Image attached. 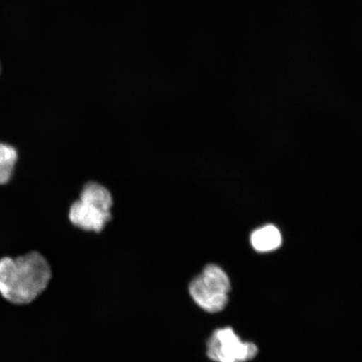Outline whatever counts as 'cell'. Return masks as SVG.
I'll return each mask as SVG.
<instances>
[{"label": "cell", "instance_id": "obj_1", "mask_svg": "<svg viewBox=\"0 0 362 362\" xmlns=\"http://www.w3.org/2000/svg\"><path fill=\"white\" fill-rule=\"evenodd\" d=\"M52 279V266L39 252L0 259V296L13 305L33 304L47 291Z\"/></svg>", "mask_w": 362, "mask_h": 362}, {"label": "cell", "instance_id": "obj_2", "mask_svg": "<svg viewBox=\"0 0 362 362\" xmlns=\"http://www.w3.org/2000/svg\"><path fill=\"white\" fill-rule=\"evenodd\" d=\"M113 205L110 189L98 181L89 180L81 187L78 199L71 204L68 220L83 232L100 234L112 219Z\"/></svg>", "mask_w": 362, "mask_h": 362}, {"label": "cell", "instance_id": "obj_3", "mask_svg": "<svg viewBox=\"0 0 362 362\" xmlns=\"http://www.w3.org/2000/svg\"><path fill=\"white\" fill-rule=\"evenodd\" d=\"M189 288L194 301L210 313H217L228 305L230 279L218 265H206L189 284Z\"/></svg>", "mask_w": 362, "mask_h": 362}, {"label": "cell", "instance_id": "obj_4", "mask_svg": "<svg viewBox=\"0 0 362 362\" xmlns=\"http://www.w3.org/2000/svg\"><path fill=\"white\" fill-rule=\"evenodd\" d=\"M255 344L243 342L233 329H216L207 343V356L215 362H246L257 356Z\"/></svg>", "mask_w": 362, "mask_h": 362}, {"label": "cell", "instance_id": "obj_5", "mask_svg": "<svg viewBox=\"0 0 362 362\" xmlns=\"http://www.w3.org/2000/svg\"><path fill=\"white\" fill-rule=\"evenodd\" d=\"M251 243L256 251L267 252L275 250L282 244V235L273 225L262 226L253 232Z\"/></svg>", "mask_w": 362, "mask_h": 362}, {"label": "cell", "instance_id": "obj_6", "mask_svg": "<svg viewBox=\"0 0 362 362\" xmlns=\"http://www.w3.org/2000/svg\"><path fill=\"white\" fill-rule=\"evenodd\" d=\"M19 153L11 144L0 142V185L10 182L13 177Z\"/></svg>", "mask_w": 362, "mask_h": 362}]
</instances>
